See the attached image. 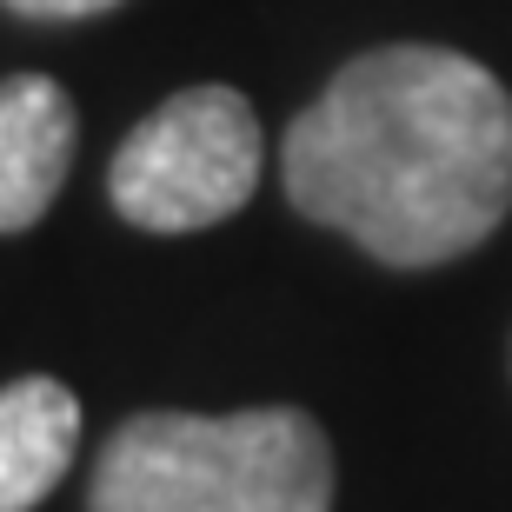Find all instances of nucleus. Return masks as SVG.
<instances>
[{"label": "nucleus", "instance_id": "0eeeda50", "mask_svg": "<svg viewBox=\"0 0 512 512\" xmlns=\"http://www.w3.org/2000/svg\"><path fill=\"white\" fill-rule=\"evenodd\" d=\"M506 366H512V346H506Z\"/></svg>", "mask_w": 512, "mask_h": 512}, {"label": "nucleus", "instance_id": "7ed1b4c3", "mask_svg": "<svg viewBox=\"0 0 512 512\" xmlns=\"http://www.w3.org/2000/svg\"><path fill=\"white\" fill-rule=\"evenodd\" d=\"M260 114L233 87H187L160 100L140 127L120 140L107 193L120 220L147 233H200L240 213L260 187Z\"/></svg>", "mask_w": 512, "mask_h": 512}, {"label": "nucleus", "instance_id": "423d86ee", "mask_svg": "<svg viewBox=\"0 0 512 512\" xmlns=\"http://www.w3.org/2000/svg\"><path fill=\"white\" fill-rule=\"evenodd\" d=\"M20 20H87V14H107L120 0H7Z\"/></svg>", "mask_w": 512, "mask_h": 512}, {"label": "nucleus", "instance_id": "f03ea898", "mask_svg": "<svg viewBox=\"0 0 512 512\" xmlns=\"http://www.w3.org/2000/svg\"><path fill=\"white\" fill-rule=\"evenodd\" d=\"M333 446L293 406L133 413L94 466V512H326Z\"/></svg>", "mask_w": 512, "mask_h": 512}, {"label": "nucleus", "instance_id": "20e7f679", "mask_svg": "<svg viewBox=\"0 0 512 512\" xmlns=\"http://www.w3.org/2000/svg\"><path fill=\"white\" fill-rule=\"evenodd\" d=\"M74 100L47 74L0 80V233L34 227L74 167Z\"/></svg>", "mask_w": 512, "mask_h": 512}, {"label": "nucleus", "instance_id": "39448f33", "mask_svg": "<svg viewBox=\"0 0 512 512\" xmlns=\"http://www.w3.org/2000/svg\"><path fill=\"white\" fill-rule=\"evenodd\" d=\"M80 446V399L60 380L0 386V512H27L60 486Z\"/></svg>", "mask_w": 512, "mask_h": 512}, {"label": "nucleus", "instance_id": "f257e3e1", "mask_svg": "<svg viewBox=\"0 0 512 512\" xmlns=\"http://www.w3.org/2000/svg\"><path fill=\"white\" fill-rule=\"evenodd\" d=\"M293 213L380 266H446L512 213V94L453 47L353 54L286 127Z\"/></svg>", "mask_w": 512, "mask_h": 512}]
</instances>
